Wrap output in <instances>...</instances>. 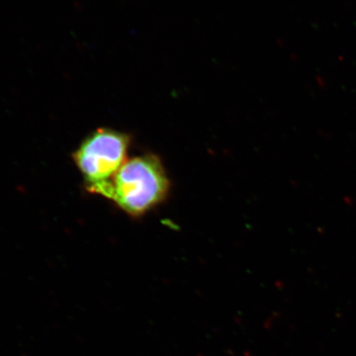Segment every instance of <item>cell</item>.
Segmentation results:
<instances>
[{"instance_id": "obj_1", "label": "cell", "mask_w": 356, "mask_h": 356, "mask_svg": "<svg viewBox=\"0 0 356 356\" xmlns=\"http://www.w3.org/2000/svg\"><path fill=\"white\" fill-rule=\"evenodd\" d=\"M170 182L154 154L127 159L108 181L87 191L108 198L133 217L145 215L167 197Z\"/></svg>"}, {"instance_id": "obj_2", "label": "cell", "mask_w": 356, "mask_h": 356, "mask_svg": "<svg viewBox=\"0 0 356 356\" xmlns=\"http://www.w3.org/2000/svg\"><path fill=\"white\" fill-rule=\"evenodd\" d=\"M131 136L108 128L89 135L73 154V160L86 180V189L104 184L127 162Z\"/></svg>"}]
</instances>
